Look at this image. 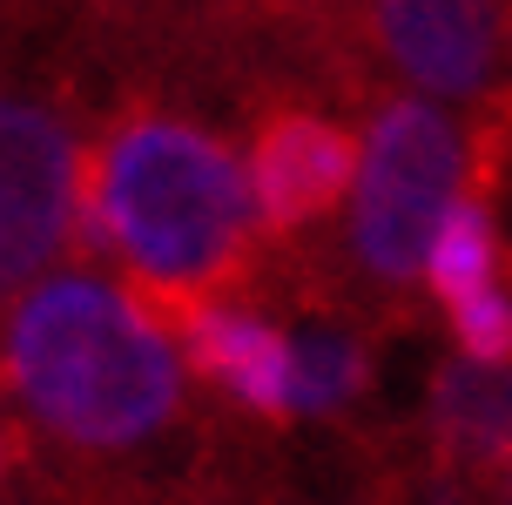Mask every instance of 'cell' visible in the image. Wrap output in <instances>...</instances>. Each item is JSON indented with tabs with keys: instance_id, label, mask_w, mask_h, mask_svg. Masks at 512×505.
I'll list each match as a JSON object with an SVG mask.
<instances>
[{
	"instance_id": "cell-3",
	"label": "cell",
	"mask_w": 512,
	"mask_h": 505,
	"mask_svg": "<svg viewBox=\"0 0 512 505\" xmlns=\"http://www.w3.org/2000/svg\"><path fill=\"white\" fill-rule=\"evenodd\" d=\"M465 142L452 115L432 101H391L358 142L351 182V250L378 277H418L445 216L459 209Z\"/></svg>"
},
{
	"instance_id": "cell-6",
	"label": "cell",
	"mask_w": 512,
	"mask_h": 505,
	"mask_svg": "<svg viewBox=\"0 0 512 505\" xmlns=\"http://www.w3.org/2000/svg\"><path fill=\"white\" fill-rule=\"evenodd\" d=\"M351 182H358V142L344 128L317 122V115H283L250 149V189L263 223H283V229L310 223L331 202L351 196Z\"/></svg>"
},
{
	"instance_id": "cell-5",
	"label": "cell",
	"mask_w": 512,
	"mask_h": 505,
	"mask_svg": "<svg viewBox=\"0 0 512 505\" xmlns=\"http://www.w3.org/2000/svg\"><path fill=\"white\" fill-rule=\"evenodd\" d=\"M378 41L425 95H472L499 61L492 0H378Z\"/></svg>"
},
{
	"instance_id": "cell-4",
	"label": "cell",
	"mask_w": 512,
	"mask_h": 505,
	"mask_svg": "<svg viewBox=\"0 0 512 505\" xmlns=\"http://www.w3.org/2000/svg\"><path fill=\"white\" fill-rule=\"evenodd\" d=\"M88 216V176H81L75 135L34 101H7L0 115V270L7 290L41 283L61 243Z\"/></svg>"
},
{
	"instance_id": "cell-9",
	"label": "cell",
	"mask_w": 512,
	"mask_h": 505,
	"mask_svg": "<svg viewBox=\"0 0 512 505\" xmlns=\"http://www.w3.org/2000/svg\"><path fill=\"white\" fill-rule=\"evenodd\" d=\"M425 277H432L445 310L465 303L472 290H492V283H499V236H492V216L479 202H459V209L445 216L432 256H425Z\"/></svg>"
},
{
	"instance_id": "cell-7",
	"label": "cell",
	"mask_w": 512,
	"mask_h": 505,
	"mask_svg": "<svg viewBox=\"0 0 512 505\" xmlns=\"http://www.w3.org/2000/svg\"><path fill=\"white\" fill-rule=\"evenodd\" d=\"M182 344H189L203 378H216L250 411H277V418L297 411V351L263 317L236 310V303H196L182 324Z\"/></svg>"
},
{
	"instance_id": "cell-2",
	"label": "cell",
	"mask_w": 512,
	"mask_h": 505,
	"mask_svg": "<svg viewBox=\"0 0 512 505\" xmlns=\"http://www.w3.org/2000/svg\"><path fill=\"white\" fill-rule=\"evenodd\" d=\"M256 216L263 209L250 189V162H236L189 122H128L88 162L81 223L149 290L196 297L216 277H230Z\"/></svg>"
},
{
	"instance_id": "cell-10",
	"label": "cell",
	"mask_w": 512,
	"mask_h": 505,
	"mask_svg": "<svg viewBox=\"0 0 512 505\" xmlns=\"http://www.w3.org/2000/svg\"><path fill=\"white\" fill-rule=\"evenodd\" d=\"M297 411H337L364 378V351L344 330H297Z\"/></svg>"
},
{
	"instance_id": "cell-11",
	"label": "cell",
	"mask_w": 512,
	"mask_h": 505,
	"mask_svg": "<svg viewBox=\"0 0 512 505\" xmlns=\"http://www.w3.org/2000/svg\"><path fill=\"white\" fill-rule=\"evenodd\" d=\"M445 317H452V330H459L465 357H479V364H512V290L506 283L472 290V297L452 303Z\"/></svg>"
},
{
	"instance_id": "cell-1",
	"label": "cell",
	"mask_w": 512,
	"mask_h": 505,
	"mask_svg": "<svg viewBox=\"0 0 512 505\" xmlns=\"http://www.w3.org/2000/svg\"><path fill=\"white\" fill-rule=\"evenodd\" d=\"M7 391L54 438L122 452L162 431L176 411V337L128 290L88 270H61L27 283L7 317Z\"/></svg>"
},
{
	"instance_id": "cell-8",
	"label": "cell",
	"mask_w": 512,
	"mask_h": 505,
	"mask_svg": "<svg viewBox=\"0 0 512 505\" xmlns=\"http://www.w3.org/2000/svg\"><path fill=\"white\" fill-rule=\"evenodd\" d=\"M438 425L465 452H512V364L465 357L459 371L438 378Z\"/></svg>"
}]
</instances>
